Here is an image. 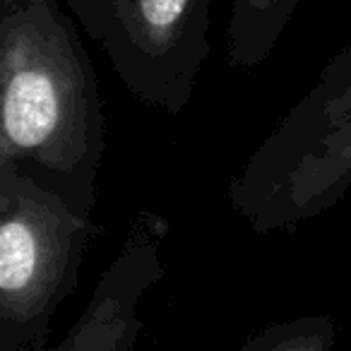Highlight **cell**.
<instances>
[{"mask_svg": "<svg viewBox=\"0 0 351 351\" xmlns=\"http://www.w3.org/2000/svg\"><path fill=\"white\" fill-rule=\"evenodd\" d=\"M94 231L92 217L0 166V351H46Z\"/></svg>", "mask_w": 351, "mask_h": 351, "instance_id": "cell-2", "label": "cell"}, {"mask_svg": "<svg viewBox=\"0 0 351 351\" xmlns=\"http://www.w3.org/2000/svg\"><path fill=\"white\" fill-rule=\"evenodd\" d=\"M335 339L332 317L311 313L263 327L234 351H335Z\"/></svg>", "mask_w": 351, "mask_h": 351, "instance_id": "cell-6", "label": "cell"}, {"mask_svg": "<svg viewBox=\"0 0 351 351\" xmlns=\"http://www.w3.org/2000/svg\"><path fill=\"white\" fill-rule=\"evenodd\" d=\"M166 239L164 217L152 210L137 212L82 315L56 349L46 351H135L145 327L142 308L164 277Z\"/></svg>", "mask_w": 351, "mask_h": 351, "instance_id": "cell-4", "label": "cell"}, {"mask_svg": "<svg viewBox=\"0 0 351 351\" xmlns=\"http://www.w3.org/2000/svg\"><path fill=\"white\" fill-rule=\"evenodd\" d=\"M104 149L101 89L77 22L60 0H0V166L94 219Z\"/></svg>", "mask_w": 351, "mask_h": 351, "instance_id": "cell-1", "label": "cell"}, {"mask_svg": "<svg viewBox=\"0 0 351 351\" xmlns=\"http://www.w3.org/2000/svg\"><path fill=\"white\" fill-rule=\"evenodd\" d=\"M296 113H301L298 121L306 128L322 125L351 113V46L335 56L332 63L322 70L315 87L298 101Z\"/></svg>", "mask_w": 351, "mask_h": 351, "instance_id": "cell-7", "label": "cell"}, {"mask_svg": "<svg viewBox=\"0 0 351 351\" xmlns=\"http://www.w3.org/2000/svg\"><path fill=\"white\" fill-rule=\"evenodd\" d=\"M301 0H231L226 56L239 70L258 68L277 49Z\"/></svg>", "mask_w": 351, "mask_h": 351, "instance_id": "cell-5", "label": "cell"}, {"mask_svg": "<svg viewBox=\"0 0 351 351\" xmlns=\"http://www.w3.org/2000/svg\"><path fill=\"white\" fill-rule=\"evenodd\" d=\"M125 89L178 116L210 58L212 0H60Z\"/></svg>", "mask_w": 351, "mask_h": 351, "instance_id": "cell-3", "label": "cell"}]
</instances>
